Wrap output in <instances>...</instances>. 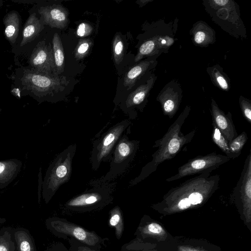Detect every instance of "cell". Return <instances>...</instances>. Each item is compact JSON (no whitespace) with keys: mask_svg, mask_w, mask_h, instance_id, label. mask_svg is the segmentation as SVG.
I'll list each match as a JSON object with an SVG mask.
<instances>
[{"mask_svg":"<svg viewBox=\"0 0 251 251\" xmlns=\"http://www.w3.org/2000/svg\"><path fill=\"white\" fill-rule=\"evenodd\" d=\"M139 145V140H129L124 134L115 147L108 172L99 179L103 182L111 181L124 173L136 156Z\"/></svg>","mask_w":251,"mask_h":251,"instance_id":"8","label":"cell"},{"mask_svg":"<svg viewBox=\"0 0 251 251\" xmlns=\"http://www.w3.org/2000/svg\"><path fill=\"white\" fill-rule=\"evenodd\" d=\"M13 234L18 251H36L34 240L28 230L17 228Z\"/></svg>","mask_w":251,"mask_h":251,"instance_id":"22","label":"cell"},{"mask_svg":"<svg viewBox=\"0 0 251 251\" xmlns=\"http://www.w3.org/2000/svg\"><path fill=\"white\" fill-rule=\"evenodd\" d=\"M181 251H200L194 249L187 248H181Z\"/></svg>","mask_w":251,"mask_h":251,"instance_id":"36","label":"cell"},{"mask_svg":"<svg viewBox=\"0 0 251 251\" xmlns=\"http://www.w3.org/2000/svg\"><path fill=\"white\" fill-rule=\"evenodd\" d=\"M112 50L115 63L118 65L121 63L124 55V46L122 39L119 34H116L112 42Z\"/></svg>","mask_w":251,"mask_h":251,"instance_id":"28","label":"cell"},{"mask_svg":"<svg viewBox=\"0 0 251 251\" xmlns=\"http://www.w3.org/2000/svg\"><path fill=\"white\" fill-rule=\"evenodd\" d=\"M44 25L41 18L39 19L35 13L30 14L27 19L23 28L21 47L34 40L43 30Z\"/></svg>","mask_w":251,"mask_h":251,"instance_id":"19","label":"cell"},{"mask_svg":"<svg viewBox=\"0 0 251 251\" xmlns=\"http://www.w3.org/2000/svg\"><path fill=\"white\" fill-rule=\"evenodd\" d=\"M67 241L70 244L69 251H100V250L89 247L74 239H69Z\"/></svg>","mask_w":251,"mask_h":251,"instance_id":"32","label":"cell"},{"mask_svg":"<svg viewBox=\"0 0 251 251\" xmlns=\"http://www.w3.org/2000/svg\"><path fill=\"white\" fill-rule=\"evenodd\" d=\"M239 105L243 116L246 120L251 123V101L250 100L241 96L239 98Z\"/></svg>","mask_w":251,"mask_h":251,"instance_id":"31","label":"cell"},{"mask_svg":"<svg viewBox=\"0 0 251 251\" xmlns=\"http://www.w3.org/2000/svg\"><path fill=\"white\" fill-rule=\"evenodd\" d=\"M182 90L177 82L167 84L159 93L157 100L161 104L163 114L173 118L176 113L182 100Z\"/></svg>","mask_w":251,"mask_h":251,"instance_id":"12","label":"cell"},{"mask_svg":"<svg viewBox=\"0 0 251 251\" xmlns=\"http://www.w3.org/2000/svg\"><path fill=\"white\" fill-rule=\"evenodd\" d=\"M109 226L115 229L116 238H121L124 231V221L121 208L116 205L109 211Z\"/></svg>","mask_w":251,"mask_h":251,"instance_id":"25","label":"cell"},{"mask_svg":"<svg viewBox=\"0 0 251 251\" xmlns=\"http://www.w3.org/2000/svg\"><path fill=\"white\" fill-rule=\"evenodd\" d=\"M211 114L215 126L227 140L228 144L237 135L230 112L226 114L218 107L214 99H211Z\"/></svg>","mask_w":251,"mask_h":251,"instance_id":"13","label":"cell"},{"mask_svg":"<svg viewBox=\"0 0 251 251\" xmlns=\"http://www.w3.org/2000/svg\"><path fill=\"white\" fill-rule=\"evenodd\" d=\"M4 35L9 43L14 44L19 35L21 25L19 14L16 11H10L3 18Z\"/></svg>","mask_w":251,"mask_h":251,"instance_id":"21","label":"cell"},{"mask_svg":"<svg viewBox=\"0 0 251 251\" xmlns=\"http://www.w3.org/2000/svg\"><path fill=\"white\" fill-rule=\"evenodd\" d=\"M130 124L127 119L122 120L93 142L90 158L93 170H97L102 162L110 161L116 145Z\"/></svg>","mask_w":251,"mask_h":251,"instance_id":"7","label":"cell"},{"mask_svg":"<svg viewBox=\"0 0 251 251\" xmlns=\"http://www.w3.org/2000/svg\"><path fill=\"white\" fill-rule=\"evenodd\" d=\"M16 243L12 240V235L7 231L0 234V251H15Z\"/></svg>","mask_w":251,"mask_h":251,"instance_id":"30","label":"cell"},{"mask_svg":"<svg viewBox=\"0 0 251 251\" xmlns=\"http://www.w3.org/2000/svg\"><path fill=\"white\" fill-rule=\"evenodd\" d=\"M48 251H69L62 243H57L50 247Z\"/></svg>","mask_w":251,"mask_h":251,"instance_id":"34","label":"cell"},{"mask_svg":"<svg viewBox=\"0 0 251 251\" xmlns=\"http://www.w3.org/2000/svg\"><path fill=\"white\" fill-rule=\"evenodd\" d=\"M48 251V250H47V251Z\"/></svg>","mask_w":251,"mask_h":251,"instance_id":"38","label":"cell"},{"mask_svg":"<svg viewBox=\"0 0 251 251\" xmlns=\"http://www.w3.org/2000/svg\"><path fill=\"white\" fill-rule=\"evenodd\" d=\"M156 79V77L152 75L146 83L138 86L128 96L125 101V107L127 111L135 107H139L144 103Z\"/></svg>","mask_w":251,"mask_h":251,"instance_id":"17","label":"cell"},{"mask_svg":"<svg viewBox=\"0 0 251 251\" xmlns=\"http://www.w3.org/2000/svg\"><path fill=\"white\" fill-rule=\"evenodd\" d=\"M38 13L44 24L51 27L63 29L69 23L68 11L60 5L42 6Z\"/></svg>","mask_w":251,"mask_h":251,"instance_id":"14","label":"cell"},{"mask_svg":"<svg viewBox=\"0 0 251 251\" xmlns=\"http://www.w3.org/2000/svg\"><path fill=\"white\" fill-rule=\"evenodd\" d=\"M173 38L165 35L154 36L144 42L140 47L135 57L134 61L137 62L147 56H155L161 53L162 51H167L168 49L162 45L161 40L173 41Z\"/></svg>","mask_w":251,"mask_h":251,"instance_id":"16","label":"cell"},{"mask_svg":"<svg viewBox=\"0 0 251 251\" xmlns=\"http://www.w3.org/2000/svg\"><path fill=\"white\" fill-rule=\"evenodd\" d=\"M232 196L250 217L251 209V150L246 157L239 179L234 188Z\"/></svg>","mask_w":251,"mask_h":251,"instance_id":"10","label":"cell"},{"mask_svg":"<svg viewBox=\"0 0 251 251\" xmlns=\"http://www.w3.org/2000/svg\"><path fill=\"white\" fill-rule=\"evenodd\" d=\"M190 110L191 107L186 105L163 136L154 142L152 148H157V150L152 154L151 160L142 168L139 175L130 181L129 186H133L145 179L157 170L159 165L173 158L185 145L191 142L196 130L194 129L185 135L181 131Z\"/></svg>","mask_w":251,"mask_h":251,"instance_id":"2","label":"cell"},{"mask_svg":"<svg viewBox=\"0 0 251 251\" xmlns=\"http://www.w3.org/2000/svg\"><path fill=\"white\" fill-rule=\"evenodd\" d=\"M47 228L54 236L64 240L72 239L95 249L100 250L109 239L102 237L94 231H90L67 219L53 217L46 221Z\"/></svg>","mask_w":251,"mask_h":251,"instance_id":"6","label":"cell"},{"mask_svg":"<svg viewBox=\"0 0 251 251\" xmlns=\"http://www.w3.org/2000/svg\"><path fill=\"white\" fill-rule=\"evenodd\" d=\"M1 2V1H0V2ZM2 4L0 3V6Z\"/></svg>","mask_w":251,"mask_h":251,"instance_id":"37","label":"cell"},{"mask_svg":"<svg viewBox=\"0 0 251 251\" xmlns=\"http://www.w3.org/2000/svg\"><path fill=\"white\" fill-rule=\"evenodd\" d=\"M115 182H103L99 178L91 181L90 188L66 201L63 212L85 213L100 210L113 202Z\"/></svg>","mask_w":251,"mask_h":251,"instance_id":"3","label":"cell"},{"mask_svg":"<svg viewBox=\"0 0 251 251\" xmlns=\"http://www.w3.org/2000/svg\"><path fill=\"white\" fill-rule=\"evenodd\" d=\"M157 64L155 60H145L137 64L130 69L126 74L124 79V85L127 89L132 88L145 73Z\"/></svg>","mask_w":251,"mask_h":251,"instance_id":"20","label":"cell"},{"mask_svg":"<svg viewBox=\"0 0 251 251\" xmlns=\"http://www.w3.org/2000/svg\"><path fill=\"white\" fill-rule=\"evenodd\" d=\"M191 33L194 43L200 46L206 47L216 41L215 31L202 21L194 25Z\"/></svg>","mask_w":251,"mask_h":251,"instance_id":"18","label":"cell"},{"mask_svg":"<svg viewBox=\"0 0 251 251\" xmlns=\"http://www.w3.org/2000/svg\"><path fill=\"white\" fill-rule=\"evenodd\" d=\"M52 43L55 75H59L64 71L65 57L62 42L57 33L54 34Z\"/></svg>","mask_w":251,"mask_h":251,"instance_id":"23","label":"cell"},{"mask_svg":"<svg viewBox=\"0 0 251 251\" xmlns=\"http://www.w3.org/2000/svg\"><path fill=\"white\" fill-rule=\"evenodd\" d=\"M19 71V87L39 102L63 91L69 83L64 76L42 74L28 68Z\"/></svg>","mask_w":251,"mask_h":251,"instance_id":"4","label":"cell"},{"mask_svg":"<svg viewBox=\"0 0 251 251\" xmlns=\"http://www.w3.org/2000/svg\"><path fill=\"white\" fill-rule=\"evenodd\" d=\"M76 144H71L58 153L49 165L43 180L42 196L48 203L59 187L70 179Z\"/></svg>","mask_w":251,"mask_h":251,"instance_id":"5","label":"cell"},{"mask_svg":"<svg viewBox=\"0 0 251 251\" xmlns=\"http://www.w3.org/2000/svg\"><path fill=\"white\" fill-rule=\"evenodd\" d=\"M41 168H40V171L39 173V179H38V201L40 202V199H41V192H42V184H43V180L42 177V173H41Z\"/></svg>","mask_w":251,"mask_h":251,"instance_id":"35","label":"cell"},{"mask_svg":"<svg viewBox=\"0 0 251 251\" xmlns=\"http://www.w3.org/2000/svg\"><path fill=\"white\" fill-rule=\"evenodd\" d=\"M22 165L16 158L0 160V189L7 187L16 178Z\"/></svg>","mask_w":251,"mask_h":251,"instance_id":"15","label":"cell"},{"mask_svg":"<svg viewBox=\"0 0 251 251\" xmlns=\"http://www.w3.org/2000/svg\"><path fill=\"white\" fill-rule=\"evenodd\" d=\"M207 72L212 82L221 89L228 91L230 87V79L223 69L218 65L209 67Z\"/></svg>","mask_w":251,"mask_h":251,"instance_id":"24","label":"cell"},{"mask_svg":"<svg viewBox=\"0 0 251 251\" xmlns=\"http://www.w3.org/2000/svg\"><path fill=\"white\" fill-rule=\"evenodd\" d=\"M248 139L246 132L243 131L228 144L229 151L235 158L241 154V151Z\"/></svg>","mask_w":251,"mask_h":251,"instance_id":"27","label":"cell"},{"mask_svg":"<svg viewBox=\"0 0 251 251\" xmlns=\"http://www.w3.org/2000/svg\"><path fill=\"white\" fill-rule=\"evenodd\" d=\"M28 63L32 70L56 75L52 47L50 43L47 44L45 41L39 42L33 49Z\"/></svg>","mask_w":251,"mask_h":251,"instance_id":"11","label":"cell"},{"mask_svg":"<svg viewBox=\"0 0 251 251\" xmlns=\"http://www.w3.org/2000/svg\"><path fill=\"white\" fill-rule=\"evenodd\" d=\"M92 45L93 42L90 39L79 40L75 50V57L77 60L83 58L89 53Z\"/></svg>","mask_w":251,"mask_h":251,"instance_id":"29","label":"cell"},{"mask_svg":"<svg viewBox=\"0 0 251 251\" xmlns=\"http://www.w3.org/2000/svg\"><path fill=\"white\" fill-rule=\"evenodd\" d=\"M92 31L91 26L85 23L80 24L77 29L76 34L80 37H83L89 35Z\"/></svg>","mask_w":251,"mask_h":251,"instance_id":"33","label":"cell"},{"mask_svg":"<svg viewBox=\"0 0 251 251\" xmlns=\"http://www.w3.org/2000/svg\"><path fill=\"white\" fill-rule=\"evenodd\" d=\"M206 171L172 188L165 195L163 201L156 205L163 209L181 211L198 206L207 200L219 188L218 175Z\"/></svg>","mask_w":251,"mask_h":251,"instance_id":"1","label":"cell"},{"mask_svg":"<svg viewBox=\"0 0 251 251\" xmlns=\"http://www.w3.org/2000/svg\"><path fill=\"white\" fill-rule=\"evenodd\" d=\"M229 160L226 155L217 154L215 152L204 155H199L190 159L179 167L177 173L167 178L166 181L171 182L186 176L199 174L206 171L212 172Z\"/></svg>","mask_w":251,"mask_h":251,"instance_id":"9","label":"cell"},{"mask_svg":"<svg viewBox=\"0 0 251 251\" xmlns=\"http://www.w3.org/2000/svg\"><path fill=\"white\" fill-rule=\"evenodd\" d=\"M212 125L211 138L213 141L230 159H235V157L229 151L228 141L220 130L215 126Z\"/></svg>","mask_w":251,"mask_h":251,"instance_id":"26","label":"cell"}]
</instances>
